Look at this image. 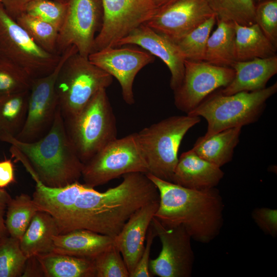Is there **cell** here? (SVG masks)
<instances>
[{
    "label": "cell",
    "instance_id": "cell-1",
    "mask_svg": "<svg viewBox=\"0 0 277 277\" xmlns=\"http://www.w3.org/2000/svg\"><path fill=\"white\" fill-rule=\"evenodd\" d=\"M123 176L119 185L104 192L90 187L85 189L67 217L57 223L60 234L85 229L114 238L135 211L160 201L156 186L146 173Z\"/></svg>",
    "mask_w": 277,
    "mask_h": 277
},
{
    "label": "cell",
    "instance_id": "cell-2",
    "mask_svg": "<svg viewBox=\"0 0 277 277\" xmlns=\"http://www.w3.org/2000/svg\"><path fill=\"white\" fill-rule=\"evenodd\" d=\"M146 174L158 189L159 205L154 217L163 226H183L191 239L201 243L217 236L223 224L224 204L215 187L192 190Z\"/></svg>",
    "mask_w": 277,
    "mask_h": 277
},
{
    "label": "cell",
    "instance_id": "cell-3",
    "mask_svg": "<svg viewBox=\"0 0 277 277\" xmlns=\"http://www.w3.org/2000/svg\"><path fill=\"white\" fill-rule=\"evenodd\" d=\"M0 140L11 145L12 156L22 163L35 183L60 187L82 177L84 164L69 138L59 107L51 128L41 138L25 143L3 136Z\"/></svg>",
    "mask_w": 277,
    "mask_h": 277
},
{
    "label": "cell",
    "instance_id": "cell-4",
    "mask_svg": "<svg viewBox=\"0 0 277 277\" xmlns=\"http://www.w3.org/2000/svg\"><path fill=\"white\" fill-rule=\"evenodd\" d=\"M276 91V82L261 90L229 95L214 91L187 114L204 118L208 125L203 136H210L225 129L256 122L265 109L267 101Z\"/></svg>",
    "mask_w": 277,
    "mask_h": 277
},
{
    "label": "cell",
    "instance_id": "cell-5",
    "mask_svg": "<svg viewBox=\"0 0 277 277\" xmlns=\"http://www.w3.org/2000/svg\"><path fill=\"white\" fill-rule=\"evenodd\" d=\"M200 118L188 114L172 116L136 133L148 166L147 173L172 182L182 141L187 132L200 123Z\"/></svg>",
    "mask_w": 277,
    "mask_h": 277
},
{
    "label": "cell",
    "instance_id": "cell-6",
    "mask_svg": "<svg viewBox=\"0 0 277 277\" xmlns=\"http://www.w3.org/2000/svg\"><path fill=\"white\" fill-rule=\"evenodd\" d=\"M64 122L69 138L83 164L117 138L115 117L106 89Z\"/></svg>",
    "mask_w": 277,
    "mask_h": 277
},
{
    "label": "cell",
    "instance_id": "cell-7",
    "mask_svg": "<svg viewBox=\"0 0 277 277\" xmlns=\"http://www.w3.org/2000/svg\"><path fill=\"white\" fill-rule=\"evenodd\" d=\"M113 77L88 57L75 52L64 62L57 75L55 91L64 119L80 111L100 90L112 83Z\"/></svg>",
    "mask_w": 277,
    "mask_h": 277
},
{
    "label": "cell",
    "instance_id": "cell-8",
    "mask_svg": "<svg viewBox=\"0 0 277 277\" xmlns=\"http://www.w3.org/2000/svg\"><path fill=\"white\" fill-rule=\"evenodd\" d=\"M133 172L148 173L136 133L107 144L84 164L82 177L84 184L94 188Z\"/></svg>",
    "mask_w": 277,
    "mask_h": 277
},
{
    "label": "cell",
    "instance_id": "cell-9",
    "mask_svg": "<svg viewBox=\"0 0 277 277\" xmlns=\"http://www.w3.org/2000/svg\"><path fill=\"white\" fill-rule=\"evenodd\" d=\"M0 56L34 78L52 72L61 54L50 53L38 46L0 3Z\"/></svg>",
    "mask_w": 277,
    "mask_h": 277
},
{
    "label": "cell",
    "instance_id": "cell-10",
    "mask_svg": "<svg viewBox=\"0 0 277 277\" xmlns=\"http://www.w3.org/2000/svg\"><path fill=\"white\" fill-rule=\"evenodd\" d=\"M75 52H78L74 46L69 47L61 54V59L52 72L32 79L26 120L16 139L22 142H32L42 137L49 131L59 107L55 91L57 75L65 60Z\"/></svg>",
    "mask_w": 277,
    "mask_h": 277
},
{
    "label": "cell",
    "instance_id": "cell-11",
    "mask_svg": "<svg viewBox=\"0 0 277 277\" xmlns=\"http://www.w3.org/2000/svg\"><path fill=\"white\" fill-rule=\"evenodd\" d=\"M68 6L57 41V53L61 55L74 46L85 57L94 52L96 33L101 28V0H67Z\"/></svg>",
    "mask_w": 277,
    "mask_h": 277
},
{
    "label": "cell",
    "instance_id": "cell-12",
    "mask_svg": "<svg viewBox=\"0 0 277 277\" xmlns=\"http://www.w3.org/2000/svg\"><path fill=\"white\" fill-rule=\"evenodd\" d=\"M184 65L182 82L173 92L175 107L186 114L216 90L227 86L235 74L232 68L216 66L205 61L185 60Z\"/></svg>",
    "mask_w": 277,
    "mask_h": 277
},
{
    "label": "cell",
    "instance_id": "cell-13",
    "mask_svg": "<svg viewBox=\"0 0 277 277\" xmlns=\"http://www.w3.org/2000/svg\"><path fill=\"white\" fill-rule=\"evenodd\" d=\"M103 21L94 52L114 47L120 39L146 23L156 9L151 0H101Z\"/></svg>",
    "mask_w": 277,
    "mask_h": 277
},
{
    "label": "cell",
    "instance_id": "cell-14",
    "mask_svg": "<svg viewBox=\"0 0 277 277\" xmlns=\"http://www.w3.org/2000/svg\"><path fill=\"white\" fill-rule=\"evenodd\" d=\"M152 225L162 243V250L155 259L150 260L152 275L160 277H189L192 272L194 254L191 238L183 226L166 228L154 216Z\"/></svg>",
    "mask_w": 277,
    "mask_h": 277
},
{
    "label": "cell",
    "instance_id": "cell-15",
    "mask_svg": "<svg viewBox=\"0 0 277 277\" xmlns=\"http://www.w3.org/2000/svg\"><path fill=\"white\" fill-rule=\"evenodd\" d=\"M88 58L118 81L123 98L129 105L134 103L133 84L136 74L155 60L154 56L145 50L123 46L103 48L92 52Z\"/></svg>",
    "mask_w": 277,
    "mask_h": 277
},
{
    "label": "cell",
    "instance_id": "cell-16",
    "mask_svg": "<svg viewBox=\"0 0 277 277\" xmlns=\"http://www.w3.org/2000/svg\"><path fill=\"white\" fill-rule=\"evenodd\" d=\"M214 14L206 0H179L157 10L145 24L175 42Z\"/></svg>",
    "mask_w": 277,
    "mask_h": 277
},
{
    "label": "cell",
    "instance_id": "cell-17",
    "mask_svg": "<svg viewBox=\"0 0 277 277\" xmlns=\"http://www.w3.org/2000/svg\"><path fill=\"white\" fill-rule=\"evenodd\" d=\"M128 45L141 47L160 58L170 70L171 89L174 91L180 86L184 75L185 59L173 41L144 24L118 41L114 47Z\"/></svg>",
    "mask_w": 277,
    "mask_h": 277
},
{
    "label": "cell",
    "instance_id": "cell-18",
    "mask_svg": "<svg viewBox=\"0 0 277 277\" xmlns=\"http://www.w3.org/2000/svg\"><path fill=\"white\" fill-rule=\"evenodd\" d=\"M159 205V201H155L142 206L113 238V244L120 251L130 275L143 253L148 229Z\"/></svg>",
    "mask_w": 277,
    "mask_h": 277
},
{
    "label": "cell",
    "instance_id": "cell-19",
    "mask_svg": "<svg viewBox=\"0 0 277 277\" xmlns=\"http://www.w3.org/2000/svg\"><path fill=\"white\" fill-rule=\"evenodd\" d=\"M224 175L220 167L201 158L191 149L179 158L172 183L192 190H205L215 187Z\"/></svg>",
    "mask_w": 277,
    "mask_h": 277
},
{
    "label": "cell",
    "instance_id": "cell-20",
    "mask_svg": "<svg viewBox=\"0 0 277 277\" xmlns=\"http://www.w3.org/2000/svg\"><path fill=\"white\" fill-rule=\"evenodd\" d=\"M235 74L232 81L220 92L229 95L242 91H255L266 87L269 80L277 73V55L235 61L232 66Z\"/></svg>",
    "mask_w": 277,
    "mask_h": 277
},
{
    "label": "cell",
    "instance_id": "cell-21",
    "mask_svg": "<svg viewBox=\"0 0 277 277\" xmlns=\"http://www.w3.org/2000/svg\"><path fill=\"white\" fill-rule=\"evenodd\" d=\"M32 199L39 211L55 219L57 223L69 214L80 194L88 187L76 181L66 186L52 187L40 182L35 183Z\"/></svg>",
    "mask_w": 277,
    "mask_h": 277
},
{
    "label": "cell",
    "instance_id": "cell-22",
    "mask_svg": "<svg viewBox=\"0 0 277 277\" xmlns=\"http://www.w3.org/2000/svg\"><path fill=\"white\" fill-rule=\"evenodd\" d=\"M53 252L94 259L113 244V238L85 229H76L53 238Z\"/></svg>",
    "mask_w": 277,
    "mask_h": 277
},
{
    "label": "cell",
    "instance_id": "cell-23",
    "mask_svg": "<svg viewBox=\"0 0 277 277\" xmlns=\"http://www.w3.org/2000/svg\"><path fill=\"white\" fill-rule=\"evenodd\" d=\"M60 234L56 221L48 213L38 211L20 240V246L28 258L53 252V238Z\"/></svg>",
    "mask_w": 277,
    "mask_h": 277
},
{
    "label": "cell",
    "instance_id": "cell-24",
    "mask_svg": "<svg viewBox=\"0 0 277 277\" xmlns=\"http://www.w3.org/2000/svg\"><path fill=\"white\" fill-rule=\"evenodd\" d=\"M242 128L234 127L210 136H202L197 139L192 149L201 158L221 168L232 160Z\"/></svg>",
    "mask_w": 277,
    "mask_h": 277
},
{
    "label": "cell",
    "instance_id": "cell-25",
    "mask_svg": "<svg viewBox=\"0 0 277 277\" xmlns=\"http://www.w3.org/2000/svg\"><path fill=\"white\" fill-rule=\"evenodd\" d=\"M235 61H245L276 55L275 46L256 23L244 26L234 22Z\"/></svg>",
    "mask_w": 277,
    "mask_h": 277
},
{
    "label": "cell",
    "instance_id": "cell-26",
    "mask_svg": "<svg viewBox=\"0 0 277 277\" xmlns=\"http://www.w3.org/2000/svg\"><path fill=\"white\" fill-rule=\"evenodd\" d=\"M46 277H96L93 259L54 252L35 256Z\"/></svg>",
    "mask_w": 277,
    "mask_h": 277
},
{
    "label": "cell",
    "instance_id": "cell-27",
    "mask_svg": "<svg viewBox=\"0 0 277 277\" xmlns=\"http://www.w3.org/2000/svg\"><path fill=\"white\" fill-rule=\"evenodd\" d=\"M217 26L206 45L205 61L219 66L232 68L235 62L234 22L216 18Z\"/></svg>",
    "mask_w": 277,
    "mask_h": 277
},
{
    "label": "cell",
    "instance_id": "cell-28",
    "mask_svg": "<svg viewBox=\"0 0 277 277\" xmlns=\"http://www.w3.org/2000/svg\"><path fill=\"white\" fill-rule=\"evenodd\" d=\"M29 90L0 96V137H16L27 116Z\"/></svg>",
    "mask_w": 277,
    "mask_h": 277
},
{
    "label": "cell",
    "instance_id": "cell-29",
    "mask_svg": "<svg viewBox=\"0 0 277 277\" xmlns=\"http://www.w3.org/2000/svg\"><path fill=\"white\" fill-rule=\"evenodd\" d=\"M39 211L32 197L22 193L10 200L5 225L9 236L20 241L33 217Z\"/></svg>",
    "mask_w": 277,
    "mask_h": 277
},
{
    "label": "cell",
    "instance_id": "cell-30",
    "mask_svg": "<svg viewBox=\"0 0 277 277\" xmlns=\"http://www.w3.org/2000/svg\"><path fill=\"white\" fill-rule=\"evenodd\" d=\"M216 18L244 26L255 23L254 0H206Z\"/></svg>",
    "mask_w": 277,
    "mask_h": 277
},
{
    "label": "cell",
    "instance_id": "cell-31",
    "mask_svg": "<svg viewBox=\"0 0 277 277\" xmlns=\"http://www.w3.org/2000/svg\"><path fill=\"white\" fill-rule=\"evenodd\" d=\"M216 22L215 14L188 34L174 42L185 60L204 61L207 43Z\"/></svg>",
    "mask_w": 277,
    "mask_h": 277
},
{
    "label": "cell",
    "instance_id": "cell-32",
    "mask_svg": "<svg viewBox=\"0 0 277 277\" xmlns=\"http://www.w3.org/2000/svg\"><path fill=\"white\" fill-rule=\"evenodd\" d=\"M15 21L42 49L50 53L58 54L56 46L59 30L57 28L26 13Z\"/></svg>",
    "mask_w": 277,
    "mask_h": 277
},
{
    "label": "cell",
    "instance_id": "cell-33",
    "mask_svg": "<svg viewBox=\"0 0 277 277\" xmlns=\"http://www.w3.org/2000/svg\"><path fill=\"white\" fill-rule=\"evenodd\" d=\"M28 258L21 249L19 240L10 236L0 242V277H19Z\"/></svg>",
    "mask_w": 277,
    "mask_h": 277
},
{
    "label": "cell",
    "instance_id": "cell-34",
    "mask_svg": "<svg viewBox=\"0 0 277 277\" xmlns=\"http://www.w3.org/2000/svg\"><path fill=\"white\" fill-rule=\"evenodd\" d=\"M32 79L21 67L0 56V96L29 90Z\"/></svg>",
    "mask_w": 277,
    "mask_h": 277
},
{
    "label": "cell",
    "instance_id": "cell-35",
    "mask_svg": "<svg viewBox=\"0 0 277 277\" xmlns=\"http://www.w3.org/2000/svg\"><path fill=\"white\" fill-rule=\"evenodd\" d=\"M67 6V1L33 0L28 4L24 13L48 23L60 30L66 16Z\"/></svg>",
    "mask_w": 277,
    "mask_h": 277
},
{
    "label": "cell",
    "instance_id": "cell-36",
    "mask_svg": "<svg viewBox=\"0 0 277 277\" xmlns=\"http://www.w3.org/2000/svg\"><path fill=\"white\" fill-rule=\"evenodd\" d=\"M93 261L96 277H129L123 258L113 244L97 255Z\"/></svg>",
    "mask_w": 277,
    "mask_h": 277
},
{
    "label": "cell",
    "instance_id": "cell-37",
    "mask_svg": "<svg viewBox=\"0 0 277 277\" xmlns=\"http://www.w3.org/2000/svg\"><path fill=\"white\" fill-rule=\"evenodd\" d=\"M255 23L277 47V0H267L255 4Z\"/></svg>",
    "mask_w": 277,
    "mask_h": 277
},
{
    "label": "cell",
    "instance_id": "cell-38",
    "mask_svg": "<svg viewBox=\"0 0 277 277\" xmlns=\"http://www.w3.org/2000/svg\"><path fill=\"white\" fill-rule=\"evenodd\" d=\"M251 216L258 226L266 234L277 235V210L267 207L254 209Z\"/></svg>",
    "mask_w": 277,
    "mask_h": 277
},
{
    "label": "cell",
    "instance_id": "cell-39",
    "mask_svg": "<svg viewBox=\"0 0 277 277\" xmlns=\"http://www.w3.org/2000/svg\"><path fill=\"white\" fill-rule=\"evenodd\" d=\"M156 236V232L151 225L149 226L147 236L146 245L144 247L143 253L140 260L137 263L133 272L130 275V277H151L153 276L149 270V264L150 261V255L151 246L155 237Z\"/></svg>",
    "mask_w": 277,
    "mask_h": 277
},
{
    "label": "cell",
    "instance_id": "cell-40",
    "mask_svg": "<svg viewBox=\"0 0 277 277\" xmlns=\"http://www.w3.org/2000/svg\"><path fill=\"white\" fill-rule=\"evenodd\" d=\"M15 182L14 166L11 159L0 161V189Z\"/></svg>",
    "mask_w": 277,
    "mask_h": 277
},
{
    "label": "cell",
    "instance_id": "cell-41",
    "mask_svg": "<svg viewBox=\"0 0 277 277\" xmlns=\"http://www.w3.org/2000/svg\"><path fill=\"white\" fill-rule=\"evenodd\" d=\"M33 0H1L5 9L8 14L15 20L24 13L28 3ZM66 2L67 0H54Z\"/></svg>",
    "mask_w": 277,
    "mask_h": 277
},
{
    "label": "cell",
    "instance_id": "cell-42",
    "mask_svg": "<svg viewBox=\"0 0 277 277\" xmlns=\"http://www.w3.org/2000/svg\"><path fill=\"white\" fill-rule=\"evenodd\" d=\"M11 197L5 189H0V239L9 235L5 222L4 214Z\"/></svg>",
    "mask_w": 277,
    "mask_h": 277
},
{
    "label": "cell",
    "instance_id": "cell-43",
    "mask_svg": "<svg viewBox=\"0 0 277 277\" xmlns=\"http://www.w3.org/2000/svg\"><path fill=\"white\" fill-rule=\"evenodd\" d=\"M179 0H151L156 10L166 7Z\"/></svg>",
    "mask_w": 277,
    "mask_h": 277
},
{
    "label": "cell",
    "instance_id": "cell-44",
    "mask_svg": "<svg viewBox=\"0 0 277 277\" xmlns=\"http://www.w3.org/2000/svg\"><path fill=\"white\" fill-rule=\"evenodd\" d=\"M265 1H267V0H254L255 3L256 2V3L261 2Z\"/></svg>",
    "mask_w": 277,
    "mask_h": 277
},
{
    "label": "cell",
    "instance_id": "cell-45",
    "mask_svg": "<svg viewBox=\"0 0 277 277\" xmlns=\"http://www.w3.org/2000/svg\"><path fill=\"white\" fill-rule=\"evenodd\" d=\"M2 239V238L0 239V242H1Z\"/></svg>",
    "mask_w": 277,
    "mask_h": 277
},
{
    "label": "cell",
    "instance_id": "cell-46",
    "mask_svg": "<svg viewBox=\"0 0 277 277\" xmlns=\"http://www.w3.org/2000/svg\"><path fill=\"white\" fill-rule=\"evenodd\" d=\"M0 3H2V1H1V0H0Z\"/></svg>",
    "mask_w": 277,
    "mask_h": 277
}]
</instances>
